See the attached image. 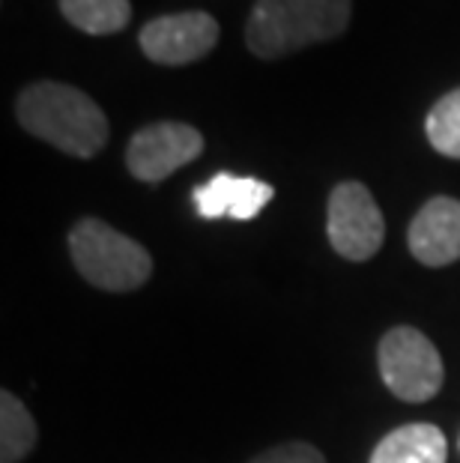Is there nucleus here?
<instances>
[{
	"mask_svg": "<svg viewBox=\"0 0 460 463\" xmlns=\"http://www.w3.org/2000/svg\"><path fill=\"white\" fill-rule=\"evenodd\" d=\"M18 123L61 153L93 159L108 144V117L90 96L61 81H39L22 90Z\"/></svg>",
	"mask_w": 460,
	"mask_h": 463,
	"instance_id": "obj_1",
	"label": "nucleus"
},
{
	"mask_svg": "<svg viewBox=\"0 0 460 463\" xmlns=\"http://www.w3.org/2000/svg\"><path fill=\"white\" fill-rule=\"evenodd\" d=\"M353 0H258L246 24V45L263 61L329 43L347 31Z\"/></svg>",
	"mask_w": 460,
	"mask_h": 463,
	"instance_id": "obj_2",
	"label": "nucleus"
},
{
	"mask_svg": "<svg viewBox=\"0 0 460 463\" xmlns=\"http://www.w3.org/2000/svg\"><path fill=\"white\" fill-rule=\"evenodd\" d=\"M70 254L84 281L111 293L138 290L153 272L150 251L102 219H81L75 224L70 233Z\"/></svg>",
	"mask_w": 460,
	"mask_h": 463,
	"instance_id": "obj_3",
	"label": "nucleus"
},
{
	"mask_svg": "<svg viewBox=\"0 0 460 463\" xmlns=\"http://www.w3.org/2000/svg\"><path fill=\"white\" fill-rule=\"evenodd\" d=\"M377 362L386 389L407 403L430 401L443 389V359L427 335L413 326L389 329L380 341Z\"/></svg>",
	"mask_w": 460,
	"mask_h": 463,
	"instance_id": "obj_4",
	"label": "nucleus"
},
{
	"mask_svg": "<svg viewBox=\"0 0 460 463\" xmlns=\"http://www.w3.org/2000/svg\"><path fill=\"white\" fill-rule=\"evenodd\" d=\"M329 242L341 258L347 260H371L383 249L386 222L383 213L365 185L356 180L338 183L329 194L326 215Z\"/></svg>",
	"mask_w": 460,
	"mask_h": 463,
	"instance_id": "obj_5",
	"label": "nucleus"
},
{
	"mask_svg": "<svg viewBox=\"0 0 460 463\" xmlns=\"http://www.w3.org/2000/svg\"><path fill=\"white\" fill-rule=\"evenodd\" d=\"M203 153V135L189 123H153L132 135L126 167L141 183H162Z\"/></svg>",
	"mask_w": 460,
	"mask_h": 463,
	"instance_id": "obj_6",
	"label": "nucleus"
},
{
	"mask_svg": "<svg viewBox=\"0 0 460 463\" xmlns=\"http://www.w3.org/2000/svg\"><path fill=\"white\" fill-rule=\"evenodd\" d=\"M138 43L153 63L185 66L212 52L219 43V22L210 13L159 15L144 24Z\"/></svg>",
	"mask_w": 460,
	"mask_h": 463,
	"instance_id": "obj_7",
	"label": "nucleus"
},
{
	"mask_svg": "<svg viewBox=\"0 0 460 463\" xmlns=\"http://www.w3.org/2000/svg\"><path fill=\"white\" fill-rule=\"evenodd\" d=\"M409 251L425 266H448L460 260V201L455 198H430L416 213L409 224Z\"/></svg>",
	"mask_w": 460,
	"mask_h": 463,
	"instance_id": "obj_8",
	"label": "nucleus"
},
{
	"mask_svg": "<svg viewBox=\"0 0 460 463\" xmlns=\"http://www.w3.org/2000/svg\"><path fill=\"white\" fill-rule=\"evenodd\" d=\"M272 194H276V189L258 180V176H233L221 171L207 185L194 189V206H198L203 219L249 222L272 201Z\"/></svg>",
	"mask_w": 460,
	"mask_h": 463,
	"instance_id": "obj_9",
	"label": "nucleus"
},
{
	"mask_svg": "<svg viewBox=\"0 0 460 463\" xmlns=\"http://www.w3.org/2000/svg\"><path fill=\"white\" fill-rule=\"evenodd\" d=\"M446 433L427 421H416L386 433L371 455V463H446Z\"/></svg>",
	"mask_w": 460,
	"mask_h": 463,
	"instance_id": "obj_10",
	"label": "nucleus"
},
{
	"mask_svg": "<svg viewBox=\"0 0 460 463\" xmlns=\"http://www.w3.org/2000/svg\"><path fill=\"white\" fill-rule=\"evenodd\" d=\"M61 13L78 31L90 36H108L129 24L132 4L129 0H61Z\"/></svg>",
	"mask_w": 460,
	"mask_h": 463,
	"instance_id": "obj_11",
	"label": "nucleus"
},
{
	"mask_svg": "<svg viewBox=\"0 0 460 463\" xmlns=\"http://www.w3.org/2000/svg\"><path fill=\"white\" fill-rule=\"evenodd\" d=\"M36 446V421L13 392L0 395V463H22Z\"/></svg>",
	"mask_w": 460,
	"mask_h": 463,
	"instance_id": "obj_12",
	"label": "nucleus"
},
{
	"mask_svg": "<svg viewBox=\"0 0 460 463\" xmlns=\"http://www.w3.org/2000/svg\"><path fill=\"white\" fill-rule=\"evenodd\" d=\"M425 132L437 153L448 156V159H460V87L446 93L443 99L430 108Z\"/></svg>",
	"mask_w": 460,
	"mask_h": 463,
	"instance_id": "obj_13",
	"label": "nucleus"
},
{
	"mask_svg": "<svg viewBox=\"0 0 460 463\" xmlns=\"http://www.w3.org/2000/svg\"><path fill=\"white\" fill-rule=\"evenodd\" d=\"M251 463H326V458L308 442H284V446L263 451Z\"/></svg>",
	"mask_w": 460,
	"mask_h": 463,
	"instance_id": "obj_14",
	"label": "nucleus"
}]
</instances>
